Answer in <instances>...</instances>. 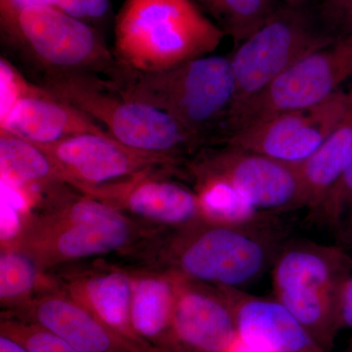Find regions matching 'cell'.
<instances>
[{"label": "cell", "instance_id": "obj_1", "mask_svg": "<svg viewBox=\"0 0 352 352\" xmlns=\"http://www.w3.org/2000/svg\"><path fill=\"white\" fill-rule=\"evenodd\" d=\"M226 36L193 0H126L113 55L122 69L153 73L210 55Z\"/></svg>", "mask_w": 352, "mask_h": 352}, {"label": "cell", "instance_id": "obj_2", "mask_svg": "<svg viewBox=\"0 0 352 352\" xmlns=\"http://www.w3.org/2000/svg\"><path fill=\"white\" fill-rule=\"evenodd\" d=\"M108 78L122 94L168 113L201 142L224 129L235 101L230 55H207L153 73L119 66Z\"/></svg>", "mask_w": 352, "mask_h": 352}, {"label": "cell", "instance_id": "obj_3", "mask_svg": "<svg viewBox=\"0 0 352 352\" xmlns=\"http://www.w3.org/2000/svg\"><path fill=\"white\" fill-rule=\"evenodd\" d=\"M44 87L138 151L177 160L201 141L168 113L129 98L110 80L91 73H48Z\"/></svg>", "mask_w": 352, "mask_h": 352}, {"label": "cell", "instance_id": "obj_4", "mask_svg": "<svg viewBox=\"0 0 352 352\" xmlns=\"http://www.w3.org/2000/svg\"><path fill=\"white\" fill-rule=\"evenodd\" d=\"M275 298L325 351L342 330L344 287L352 258L340 245L296 242L280 249L272 264Z\"/></svg>", "mask_w": 352, "mask_h": 352}, {"label": "cell", "instance_id": "obj_5", "mask_svg": "<svg viewBox=\"0 0 352 352\" xmlns=\"http://www.w3.org/2000/svg\"><path fill=\"white\" fill-rule=\"evenodd\" d=\"M264 226L210 223L184 234L177 248L183 277L219 289L254 283L274 263L280 249Z\"/></svg>", "mask_w": 352, "mask_h": 352}, {"label": "cell", "instance_id": "obj_6", "mask_svg": "<svg viewBox=\"0 0 352 352\" xmlns=\"http://www.w3.org/2000/svg\"><path fill=\"white\" fill-rule=\"evenodd\" d=\"M335 38L303 7H279L230 55L236 82L230 113L263 92L302 58Z\"/></svg>", "mask_w": 352, "mask_h": 352}, {"label": "cell", "instance_id": "obj_7", "mask_svg": "<svg viewBox=\"0 0 352 352\" xmlns=\"http://www.w3.org/2000/svg\"><path fill=\"white\" fill-rule=\"evenodd\" d=\"M351 80L352 34L302 58L263 92L235 109L226 120V138L252 122L323 103Z\"/></svg>", "mask_w": 352, "mask_h": 352}, {"label": "cell", "instance_id": "obj_8", "mask_svg": "<svg viewBox=\"0 0 352 352\" xmlns=\"http://www.w3.org/2000/svg\"><path fill=\"white\" fill-rule=\"evenodd\" d=\"M6 34L22 44L50 73H91L110 75L118 67L95 28L85 21L50 6L21 11Z\"/></svg>", "mask_w": 352, "mask_h": 352}, {"label": "cell", "instance_id": "obj_9", "mask_svg": "<svg viewBox=\"0 0 352 352\" xmlns=\"http://www.w3.org/2000/svg\"><path fill=\"white\" fill-rule=\"evenodd\" d=\"M351 104L352 89H342L318 105L279 113L241 127L224 138V143L298 166L340 126Z\"/></svg>", "mask_w": 352, "mask_h": 352}, {"label": "cell", "instance_id": "obj_10", "mask_svg": "<svg viewBox=\"0 0 352 352\" xmlns=\"http://www.w3.org/2000/svg\"><path fill=\"white\" fill-rule=\"evenodd\" d=\"M54 161L64 176L85 192L129 179L156 166L177 160L138 151L109 134L85 133L47 145H38Z\"/></svg>", "mask_w": 352, "mask_h": 352}, {"label": "cell", "instance_id": "obj_11", "mask_svg": "<svg viewBox=\"0 0 352 352\" xmlns=\"http://www.w3.org/2000/svg\"><path fill=\"white\" fill-rule=\"evenodd\" d=\"M194 170L223 178L261 212L305 208L298 166L226 143L207 153Z\"/></svg>", "mask_w": 352, "mask_h": 352}, {"label": "cell", "instance_id": "obj_12", "mask_svg": "<svg viewBox=\"0 0 352 352\" xmlns=\"http://www.w3.org/2000/svg\"><path fill=\"white\" fill-rule=\"evenodd\" d=\"M176 280V300L164 352H227L237 339L230 298Z\"/></svg>", "mask_w": 352, "mask_h": 352}, {"label": "cell", "instance_id": "obj_13", "mask_svg": "<svg viewBox=\"0 0 352 352\" xmlns=\"http://www.w3.org/2000/svg\"><path fill=\"white\" fill-rule=\"evenodd\" d=\"M0 132L36 145L52 144L80 134H109L98 122L44 87L21 99L0 119Z\"/></svg>", "mask_w": 352, "mask_h": 352}, {"label": "cell", "instance_id": "obj_14", "mask_svg": "<svg viewBox=\"0 0 352 352\" xmlns=\"http://www.w3.org/2000/svg\"><path fill=\"white\" fill-rule=\"evenodd\" d=\"M224 289L232 303L241 337L270 352H328L276 300Z\"/></svg>", "mask_w": 352, "mask_h": 352}, {"label": "cell", "instance_id": "obj_15", "mask_svg": "<svg viewBox=\"0 0 352 352\" xmlns=\"http://www.w3.org/2000/svg\"><path fill=\"white\" fill-rule=\"evenodd\" d=\"M30 321L83 352H152L113 332L82 303L50 296L32 305Z\"/></svg>", "mask_w": 352, "mask_h": 352}, {"label": "cell", "instance_id": "obj_16", "mask_svg": "<svg viewBox=\"0 0 352 352\" xmlns=\"http://www.w3.org/2000/svg\"><path fill=\"white\" fill-rule=\"evenodd\" d=\"M148 171L87 194L120 199L133 214L163 223L183 226L203 219L197 194L177 183L147 177Z\"/></svg>", "mask_w": 352, "mask_h": 352}, {"label": "cell", "instance_id": "obj_17", "mask_svg": "<svg viewBox=\"0 0 352 352\" xmlns=\"http://www.w3.org/2000/svg\"><path fill=\"white\" fill-rule=\"evenodd\" d=\"M352 161V104L340 126L321 147L298 164L305 208L316 214Z\"/></svg>", "mask_w": 352, "mask_h": 352}, {"label": "cell", "instance_id": "obj_18", "mask_svg": "<svg viewBox=\"0 0 352 352\" xmlns=\"http://www.w3.org/2000/svg\"><path fill=\"white\" fill-rule=\"evenodd\" d=\"M176 281L161 277L142 278L133 283L131 323L139 339L164 352L176 300Z\"/></svg>", "mask_w": 352, "mask_h": 352}, {"label": "cell", "instance_id": "obj_19", "mask_svg": "<svg viewBox=\"0 0 352 352\" xmlns=\"http://www.w3.org/2000/svg\"><path fill=\"white\" fill-rule=\"evenodd\" d=\"M133 283L126 275L111 273L88 280L83 285L82 300H78L113 332L133 344L155 351L145 344L134 331L131 323Z\"/></svg>", "mask_w": 352, "mask_h": 352}, {"label": "cell", "instance_id": "obj_20", "mask_svg": "<svg viewBox=\"0 0 352 352\" xmlns=\"http://www.w3.org/2000/svg\"><path fill=\"white\" fill-rule=\"evenodd\" d=\"M1 179L36 188L54 182H66L61 170L39 146L0 132Z\"/></svg>", "mask_w": 352, "mask_h": 352}, {"label": "cell", "instance_id": "obj_21", "mask_svg": "<svg viewBox=\"0 0 352 352\" xmlns=\"http://www.w3.org/2000/svg\"><path fill=\"white\" fill-rule=\"evenodd\" d=\"M199 205L203 219L224 226H263L264 214L228 182L219 176L195 171Z\"/></svg>", "mask_w": 352, "mask_h": 352}, {"label": "cell", "instance_id": "obj_22", "mask_svg": "<svg viewBox=\"0 0 352 352\" xmlns=\"http://www.w3.org/2000/svg\"><path fill=\"white\" fill-rule=\"evenodd\" d=\"M129 235L124 217L103 222H69L55 239L54 250L62 258H87L124 247Z\"/></svg>", "mask_w": 352, "mask_h": 352}, {"label": "cell", "instance_id": "obj_23", "mask_svg": "<svg viewBox=\"0 0 352 352\" xmlns=\"http://www.w3.org/2000/svg\"><path fill=\"white\" fill-rule=\"evenodd\" d=\"M215 24L239 45L266 22L279 7L277 0H193Z\"/></svg>", "mask_w": 352, "mask_h": 352}, {"label": "cell", "instance_id": "obj_24", "mask_svg": "<svg viewBox=\"0 0 352 352\" xmlns=\"http://www.w3.org/2000/svg\"><path fill=\"white\" fill-rule=\"evenodd\" d=\"M38 280L36 264L19 252H6L0 258V298L13 302L34 289Z\"/></svg>", "mask_w": 352, "mask_h": 352}, {"label": "cell", "instance_id": "obj_25", "mask_svg": "<svg viewBox=\"0 0 352 352\" xmlns=\"http://www.w3.org/2000/svg\"><path fill=\"white\" fill-rule=\"evenodd\" d=\"M1 335L17 340L31 352H83L31 322L2 321Z\"/></svg>", "mask_w": 352, "mask_h": 352}, {"label": "cell", "instance_id": "obj_26", "mask_svg": "<svg viewBox=\"0 0 352 352\" xmlns=\"http://www.w3.org/2000/svg\"><path fill=\"white\" fill-rule=\"evenodd\" d=\"M32 85L6 58L0 59V119L24 97L38 88Z\"/></svg>", "mask_w": 352, "mask_h": 352}, {"label": "cell", "instance_id": "obj_27", "mask_svg": "<svg viewBox=\"0 0 352 352\" xmlns=\"http://www.w3.org/2000/svg\"><path fill=\"white\" fill-rule=\"evenodd\" d=\"M319 21L333 38L352 34V0H322Z\"/></svg>", "mask_w": 352, "mask_h": 352}, {"label": "cell", "instance_id": "obj_28", "mask_svg": "<svg viewBox=\"0 0 352 352\" xmlns=\"http://www.w3.org/2000/svg\"><path fill=\"white\" fill-rule=\"evenodd\" d=\"M323 210L329 219L340 222L352 214V161L342 179L324 201Z\"/></svg>", "mask_w": 352, "mask_h": 352}, {"label": "cell", "instance_id": "obj_29", "mask_svg": "<svg viewBox=\"0 0 352 352\" xmlns=\"http://www.w3.org/2000/svg\"><path fill=\"white\" fill-rule=\"evenodd\" d=\"M0 201V238L2 243H8L20 232L23 212L6 201Z\"/></svg>", "mask_w": 352, "mask_h": 352}, {"label": "cell", "instance_id": "obj_30", "mask_svg": "<svg viewBox=\"0 0 352 352\" xmlns=\"http://www.w3.org/2000/svg\"><path fill=\"white\" fill-rule=\"evenodd\" d=\"M38 6H51L50 0H0V21L4 34L12 27L21 11L28 7Z\"/></svg>", "mask_w": 352, "mask_h": 352}, {"label": "cell", "instance_id": "obj_31", "mask_svg": "<svg viewBox=\"0 0 352 352\" xmlns=\"http://www.w3.org/2000/svg\"><path fill=\"white\" fill-rule=\"evenodd\" d=\"M50 2L51 6L63 11L72 17L87 22L83 0H50Z\"/></svg>", "mask_w": 352, "mask_h": 352}, {"label": "cell", "instance_id": "obj_32", "mask_svg": "<svg viewBox=\"0 0 352 352\" xmlns=\"http://www.w3.org/2000/svg\"><path fill=\"white\" fill-rule=\"evenodd\" d=\"M87 22L103 19L110 10V0H83Z\"/></svg>", "mask_w": 352, "mask_h": 352}, {"label": "cell", "instance_id": "obj_33", "mask_svg": "<svg viewBox=\"0 0 352 352\" xmlns=\"http://www.w3.org/2000/svg\"><path fill=\"white\" fill-rule=\"evenodd\" d=\"M342 329H352V274L344 287L340 310Z\"/></svg>", "mask_w": 352, "mask_h": 352}, {"label": "cell", "instance_id": "obj_34", "mask_svg": "<svg viewBox=\"0 0 352 352\" xmlns=\"http://www.w3.org/2000/svg\"><path fill=\"white\" fill-rule=\"evenodd\" d=\"M227 352H270L267 349L258 344V342H252V340L245 339L238 335L237 339L234 340L231 346L229 347Z\"/></svg>", "mask_w": 352, "mask_h": 352}, {"label": "cell", "instance_id": "obj_35", "mask_svg": "<svg viewBox=\"0 0 352 352\" xmlns=\"http://www.w3.org/2000/svg\"><path fill=\"white\" fill-rule=\"evenodd\" d=\"M0 352H31L19 342L8 337L0 336Z\"/></svg>", "mask_w": 352, "mask_h": 352}, {"label": "cell", "instance_id": "obj_36", "mask_svg": "<svg viewBox=\"0 0 352 352\" xmlns=\"http://www.w3.org/2000/svg\"><path fill=\"white\" fill-rule=\"evenodd\" d=\"M340 233L347 244L352 245V214Z\"/></svg>", "mask_w": 352, "mask_h": 352}, {"label": "cell", "instance_id": "obj_37", "mask_svg": "<svg viewBox=\"0 0 352 352\" xmlns=\"http://www.w3.org/2000/svg\"><path fill=\"white\" fill-rule=\"evenodd\" d=\"M285 4L289 6H295V7H305L307 6V4L311 3V2L315 1V0H283Z\"/></svg>", "mask_w": 352, "mask_h": 352}, {"label": "cell", "instance_id": "obj_38", "mask_svg": "<svg viewBox=\"0 0 352 352\" xmlns=\"http://www.w3.org/2000/svg\"><path fill=\"white\" fill-rule=\"evenodd\" d=\"M344 352H352V339L349 340V344H347V346L346 347V349H344Z\"/></svg>", "mask_w": 352, "mask_h": 352}]
</instances>
